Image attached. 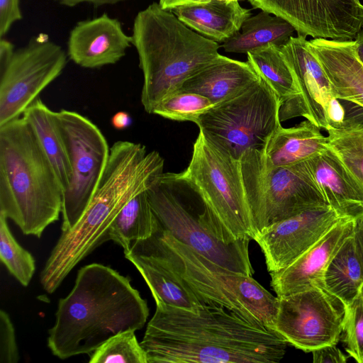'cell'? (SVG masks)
<instances>
[{"mask_svg": "<svg viewBox=\"0 0 363 363\" xmlns=\"http://www.w3.org/2000/svg\"><path fill=\"white\" fill-rule=\"evenodd\" d=\"M240 162L256 234L303 211L329 206L308 160L273 167L266 162L263 151L252 150L244 153Z\"/></svg>", "mask_w": 363, "mask_h": 363, "instance_id": "ba28073f", "label": "cell"}, {"mask_svg": "<svg viewBox=\"0 0 363 363\" xmlns=\"http://www.w3.org/2000/svg\"><path fill=\"white\" fill-rule=\"evenodd\" d=\"M128 277L99 263L80 268L74 285L59 300L48 347L60 359L90 355L111 337L142 329L149 315L145 299Z\"/></svg>", "mask_w": 363, "mask_h": 363, "instance_id": "7a4b0ae2", "label": "cell"}, {"mask_svg": "<svg viewBox=\"0 0 363 363\" xmlns=\"http://www.w3.org/2000/svg\"><path fill=\"white\" fill-rule=\"evenodd\" d=\"M352 237L356 250L363 264V213L354 219Z\"/></svg>", "mask_w": 363, "mask_h": 363, "instance_id": "74e56055", "label": "cell"}, {"mask_svg": "<svg viewBox=\"0 0 363 363\" xmlns=\"http://www.w3.org/2000/svg\"><path fill=\"white\" fill-rule=\"evenodd\" d=\"M136 242L165 266L202 305L223 306L274 330L278 297L252 276L218 265L159 225L151 237Z\"/></svg>", "mask_w": 363, "mask_h": 363, "instance_id": "8992f818", "label": "cell"}, {"mask_svg": "<svg viewBox=\"0 0 363 363\" xmlns=\"http://www.w3.org/2000/svg\"><path fill=\"white\" fill-rule=\"evenodd\" d=\"M313 363H345L347 357L336 345H325L312 352Z\"/></svg>", "mask_w": 363, "mask_h": 363, "instance_id": "8d00e7d4", "label": "cell"}, {"mask_svg": "<svg viewBox=\"0 0 363 363\" xmlns=\"http://www.w3.org/2000/svg\"><path fill=\"white\" fill-rule=\"evenodd\" d=\"M66 63L65 52L45 35L15 51L0 70V125L21 117Z\"/></svg>", "mask_w": 363, "mask_h": 363, "instance_id": "7c38bea8", "label": "cell"}, {"mask_svg": "<svg viewBox=\"0 0 363 363\" xmlns=\"http://www.w3.org/2000/svg\"><path fill=\"white\" fill-rule=\"evenodd\" d=\"M296 31L284 18L262 11L247 18L240 30L222 43L227 52L247 54L261 48L284 46Z\"/></svg>", "mask_w": 363, "mask_h": 363, "instance_id": "d4e9b609", "label": "cell"}, {"mask_svg": "<svg viewBox=\"0 0 363 363\" xmlns=\"http://www.w3.org/2000/svg\"><path fill=\"white\" fill-rule=\"evenodd\" d=\"M132 118L125 111H118L111 118L113 127L118 130L125 129L130 125Z\"/></svg>", "mask_w": 363, "mask_h": 363, "instance_id": "ab89813d", "label": "cell"}, {"mask_svg": "<svg viewBox=\"0 0 363 363\" xmlns=\"http://www.w3.org/2000/svg\"><path fill=\"white\" fill-rule=\"evenodd\" d=\"M208 0H160L159 4L163 9L166 10H172L174 8H176L179 6L190 4H196V3H203L208 1ZM225 1H240V0H225Z\"/></svg>", "mask_w": 363, "mask_h": 363, "instance_id": "b9f144b4", "label": "cell"}, {"mask_svg": "<svg viewBox=\"0 0 363 363\" xmlns=\"http://www.w3.org/2000/svg\"><path fill=\"white\" fill-rule=\"evenodd\" d=\"M125 257L138 270L155 303L196 311L203 306L177 277L136 241L124 251Z\"/></svg>", "mask_w": 363, "mask_h": 363, "instance_id": "603a6c76", "label": "cell"}, {"mask_svg": "<svg viewBox=\"0 0 363 363\" xmlns=\"http://www.w3.org/2000/svg\"><path fill=\"white\" fill-rule=\"evenodd\" d=\"M65 142L72 175L62 198L61 230L72 229L89 205L106 167L110 154L99 128L72 111H54Z\"/></svg>", "mask_w": 363, "mask_h": 363, "instance_id": "8fae6325", "label": "cell"}, {"mask_svg": "<svg viewBox=\"0 0 363 363\" xmlns=\"http://www.w3.org/2000/svg\"><path fill=\"white\" fill-rule=\"evenodd\" d=\"M354 42L356 55L363 64V28L357 34Z\"/></svg>", "mask_w": 363, "mask_h": 363, "instance_id": "7bdbcfd3", "label": "cell"}, {"mask_svg": "<svg viewBox=\"0 0 363 363\" xmlns=\"http://www.w3.org/2000/svg\"><path fill=\"white\" fill-rule=\"evenodd\" d=\"M258 78L247 61L233 60L220 54L186 79L179 91L200 94L216 104L234 96Z\"/></svg>", "mask_w": 363, "mask_h": 363, "instance_id": "44dd1931", "label": "cell"}, {"mask_svg": "<svg viewBox=\"0 0 363 363\" xmlns=\"http://www.w3.org/2000/svg\"><path fill=\"white\" fill-rule=\"evenodd\" d=\"M7 218L0 213V259L9 273L23 286H28L35 272L33 256L11 233Z\"/></svg>", "mask_w": 363, "mask_h": 363, "instance_id": "4dcf8cb0", "label": "cell"}, {"mask_svg": "<svg viewBox=\"0 0 363 363\" xmlns=\"http://www.w3.org/2000/svg\"><path fill=\"white\" fill-rule=\"evenodd\" d=\"M344 216L330 206L312 208L274 223L258 232L269 273L280 271L315 245Z\"/></svg>", "mask_w": 363, "mask_h": 363, "instance_id": "9a60e30c", "label": "cell"}, {"mask_svg": "<svg viewBox=\"0 0 363 363\" xmlns=\"http://www.w3.org/2000/svg\"><path fill=\"white\" fill-rule=\"evenodd\" d=\"M131 45L132 35L120 21L104 13L77 23L69 33L67 55L79 66L94 69L116 63Z\"/></svg>", "mask_w": 363, "mask_h": 363, "instance_id": "e0dca14e", "label": "cell"}, {"mask_svg": "<svg viewBox=\"0 0 363 363\" xmlns=\"http://www.w3.org/2000/svg\"><path fill=\"white\" fill-rule=\"evenodd\" d=\"M186 26L216 43H224L238 33L251 16L250 9L239 1L208 0L177 6L171 10Z\"/></svg>", "mask_w": 363, "mask_h": 363, "instance_id": "7402d4cb", "label": "cell"}, {"mask_svg": "<svg viewBox=\"0 0 363 363\" xmlns=\"http://www.w3.org/2000/svg\"><path fill=\"white\" fill-rule=\"evenodd\" d=\"M159 228L178 241L230 271L252 276L250 239L225 242L203 205L200 212L182 197L169 173H162L147 190Z\"/></svg>", "mask_w": 363, "mask_h": 363, "instance_id": "30bf717a", "label": "cell"}, {"mask_svg": "<svg viewBox=\"0 0 363 363\" xmlns=\"http://www.w3.org/2000/svg\"><path fill=\"white\" fill-rule=\"evenodd\" d=\"M22 116L30 125L41 147L54 167L65 192L71 179L72 170L54 111L38 97L26 109Z\"/></svg>", "mask_w": 363, "mask_h": 363, "instance_id": "4316f807", "label": "cell"}, {"mask_svg": "<svg viewBox=\"0 0 363 363\" xmlns=\"http://www.w3.org/2000/svg\"><path fill=\"white\" fill-rule=\"evenodd\" d=\"M172 174L199 196L225 242L254 239L256 233L240 160L218 148L199 131L187 168Z\"/></svg>", "mask_w": 363, "mask_h": 363, "instance_id": "52a82bcc", "label": "cell"}, {"mask_svg": "<svg viewBox=\"0 0 363 363\" xmlns=\"http://www.w3.org/2000/svg\"><path fill=\"white\" fill-rule=\"evenodd\" d=\"M280 106L275 92L259 76L234 96L214 104L195 123L207 140L240 160L249 150H264L282 126Z\"/></svg>", "mask_w": 363, "mask_h": 363, "instance_id": "9c48e42d", "label": "cell"}, {"mask_svg": "<svg viewBox=\"0 0 363 363\" xmlns=\"http://www.w3.org/2000/svg\"><path fill=\"white\" fill-rule=\"evenodd\" d=\"M277 297L274 330L288 344L305 352L337 345L345 314L339 299L318 286Z\"/></svg>", "mask_w": 363, "mask_h": 363, "instance_id": "4fadbf2b", "label": "cell"}, {"mask_svg": "<svg viewBox=\"0 0 363 363\" xmlns=\"http://www.w3.org/2000/svg\"><path fill=\"white\" fill-rule=\"evenodd\" d=\"M133 330L118 333L89 355V363H147L145 350Z\"/></svg>", "mask_w": 363, "mask_h": 363, "instance_id": "1f68e13d", "label": "cell"}, {"mask_svg": "<svg viewBox=\"0 0 363 363\" xmlns=\"http://www.w3.org/2000/svg\"><path fill=\"white\" fill-rule=\"evenodd\" d=\"M359 295H360V296H361V298H362V301H363V285H362V289H361L360 294H359Z\"/></svg>", "mask_w": 363, "mask_h": 363, "instance_id": "ee69618b", "label": "cell"}, {"mask_svg": "<svg viewBox=\"0 0 363 363\" xmlns=\"http://www.w3.org/2000/svg\"><path fill=\"white\" fill-rule=\"evenodd\" d=\"M159 152H147L140 143L120 140L110 154L99 185L74 227L62 232L40 275L43 289L52 294L83 259L106 241L108 230L123 207L147 191L163 173Z\"/></svg>", "mask_w": 363, "mask_h": 363, "instance_id": "3957f363", "label": "cell"}, {"mask_svg": "<svg viewBox=\"0 0 363 363\" xmlns=\"http://www.w3.org/2000/svg\"><path fill=\"white\" fill-rule=\"evenodd\" d=\"M20 359L15 328L9 315L0 311V363H17Z\"/></svg>", "mask_w": 363, "mask_h": 363, "instance_id": "e575fe53", "label": "cell"}, {"mask_svg": "<svg viewBox=\"0 0 363 363\" xmlns=\"http://www.w3.org/2000/svg\"><path fill=\"white\" fill-rule=\"evenodd\" d=\"M213 105L203 96L178 91L160 102L152 113L170 120L195 123L201 114Z\"/></svg>", "mask_w": 363, "mask_h": 363, "instance_id": "d6a6232c", "label": "cell"}, {"mask_svg": "<svg viewBox=\"0 0 363 363\" xmlns=\"http://www.w3.org/2000/svg\"><path fill=\"white\" fill-rule=\"evenodd\" d=\"M60 4L67 6H74L84 2L90 3L96 6L106 5V4H115L116 3L124 1L127 0H56Z\"/></svg>", "mask_w": 363, "mask_h": 363, "instance_id": "60d3db41", "label": "cell"}, {"mask_svg": "<svg viewBox=\"0 0 363 363\" xmlns=\"http://www.w3.org/2000/svg\"><path fill=\"white\" fill-rule=\"evenodd\" d=\"M281 50L301 91L296 101L280 112L281 122L301 116L325 130L328 127V106L335 96L329 79L311 50L306 36H292Z\"/></svg>", "mask_w": 363, "mask_h": 363, "instance_id": "2e32d148", "label": "cell"}, {"mask_svg": "<svg viewBox=\"0 0 363 363\" xmlns=\"http://www.w3.org/2000/svg\"><path fill=\"white\" fill-rule=\"evenodd\" d=\"M281 48L271 45L247 54V62L278 96L281 103L279 113L295 101L301 93Z\"/></svg>", "mask_w": 363, "mask_h": 363, "instance_id": "f546056e", "label": "cell"}, {"mask_svg": "<svg viewBox=\"0 0 363 363\" xmlns=\"http://www.w3.org/2000/svg\"><path fill=\"white\" fill-rule=\"evenodd\" d=\"M64 189L23 116L0 125V213L40 238L59 220Z\"/></svg>", "mask_w": 363, "mask_h": 363, "instance_id": "277c9868", "label": "cell"}, {"mask_svg": "<svg viewBox=\"0 0 363 363\" xmlns=\"http://www.w3.org/2000/svg\"><path fill=\"white\" fill-rule=\"evenodd\" d=\"M308 162L330 207L344 217L355 218L363 213V185L329 149Z\"/></svg>", "mask_w": 363, "mask_h": 363, "instance_id": "ffe728a7", "label": "cell"}, {"mask_svg": "<svg viewBox=\"0 0 363 363\" xmlns=\"http://www.w3.org/2000/svg\"><path fill=\"white\" fill-rule=\"evenodd\" d=\"M132 38L143 74L141 104L148 113L220 55L218 43L193 30L156 2L136 15Z\"/></svg>", "mask_w": 363, "mask_h": 363, "instance_id": "5b68a950", "label": "cell"}, {"mask_svg": "<svg viewBox=\"0 0 363 363\" xmlns=\"http://www.w3.org/2000/svg\"><path fill=\"white\" fill-rule=\"evenodd\" d=\"M157 228L145 191L134 196L120 211L108 230L106 241L112 240L127 251L132 242L149 238Z\"/></svg>", "mask_w": 363, "mask_h": 363, "instance_id": "f1b7e54d", "label": "cell"}, {"mask_svg": "<svg viewBox=\"0 0 363 363\" xmlns=\"http://www.w3.org/2000/svg\"><path fill=\"white\" fill-rule=\"evenodd\" d=\"M19 0H0V36L3 38L16 21L22 19Z\"/></svg>", "mask_w": 363, "mask_h": 363, "instance_id": "d590c367", "label": "cell"}, {"mask_svg": "<svg viewBox=\"0 0 363 363\" xmlns=\"http://www.w3.org/2000/svg\"><path fill=\"white\" fill-rule=\"evenodd\" d=\"M13 44L1 38L0 40V70L2 69L10 61L13 53Z\"/></svg>", "mask_w": 363, "mask_h": 363, "instance_id": "f35d334b", "label": "cell"}, {"mask_svg": "<svg viewBox=\"0 0 363 363\" xmlns=\"http://www.w3.org/2000/svg\"><path fill=\"white\" fill-rule=\"evenodd\" d=\"M140 343L147 363H277L288 345L275 330L220 306L191 311L162 303Z\"/></svg>", "mask_w": 363, "mask_h": 363, "instance_id": "6da1fadb", "label": "cell"}, {"mask_svg": "<svg viewBox=\"0 0 363 363\" xmlns=\"http://www.w3.org/2000/svg\"><path fill=\"white\" fill-rule=\"evenodd\" d=\"M354 219L345 217L315 245L286 268L269 273L277 296L290 295L312 287L323 289L326 268L343 242L352 235Z\"/></svg>", "mask_w": 363, "mask_h": 363, "instance_id": "ac0fdd59", "label": "cell"}, {"mask_svg": "<svg viewBox=\"0 0 363 363\" xmlns=\"http://www.w3.org/2000/svg\"><path fill=\"white\" fill-rule=\"evenodd\" d=\"M326 135L308 120L290 127L281 126L269 138L263 151L273 167H287L306 161L327 148Z\"/></svg>", "mask_w": 363, "mask_h": 363, "instance_id": "cb8c5ba5", "label": "cell"}, {"mask_svg": "<svg viewBox=\"0 0 363 363\" xmlns=\"http://www.w3.org/2000/svg\"><path fill=\"white\" fill-rule=\"evenodd\" d=\"M342 334L346 352L357 362L363 363V301L360 295L345 306Z\"/></svg>", "mask_w": 363, "mask_h": 363, "instance_id": "836d02e7", "label": "cell"}, {"mask_svg": "<svg viewBox=\"0 0 363 363\" xmlns=\"http://www.w3.org/2000/svg\"><path fill=\"white\" fill-rule=\"evenodd\" d=\"M292 24L298 35L352 40L363 28L360 0H248Z\"/></svg>", "mask_w": 363, "mask_h": 363, "instance_id": "5bb4252c", "label": "cell"}, {"mask_svg": "<svg viewBox=\"0 0 363 363\" xmlns=\"http://www.w3.org/2000/svg\"><path fill=\"white\" fill-rule=\"evenodd\" d=\"M363 285V264L356 250L352 233L343 242L325 272L323 286L345 306L360 294Z\"/></svg>", "mask_w": 363, "mask_h": 363, "instance_id": "83f0119b", "label": "cell"}, {"mask_svg": "<svg viewBox=\"0 0 363 363\" xmlns=\"http://www.w3.org/2000/svg\"><path fill=\"white\" fill-rule=\"evenodd\" d=\"M309 47L320 62L335 98L363 107V64L352 40L314 38Z\"/></svg>", "mask_w": 363, "mask_h": 363, "instance_id": "d6986e66", "label": "cell"}, {"mask_svg": "<svg viewBox=\"0 0 363 363\" xmlns=\"http://www.w3.org/2000/svg\"><path fill=\"white\" fill-rule=\"evenodd\" d=\"M342 101L345 118L325 130L326 146L363 185V107Z\"/></svg>", "mask_w": 363, "mask_h": 363, "instance_id": "484cf974", "label": "cell"}]
</instances>
